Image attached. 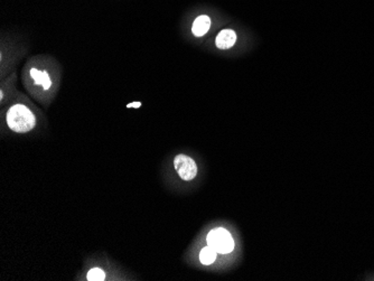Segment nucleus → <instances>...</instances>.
Instances as JSON below:
<instances>
[{"mask_svg": "<svg viewBox=\"0 0 374 281\" xmlns=\"http://www.w3.org/2000/svg\"><path fill=\"white\" fill-rule=\"evenodd\" d=\"M52 85V81H50V75L47 74V72L43 71V77H42V86L44 90H49Z\"/></svg>", "mask_w": 374, "mask_h": 281, "instance_id": "nucleus-9", "label": "nucleus"}, {"mask_svg": "<svg viewBox=\"0 0 374 281\" xmlns=\"http://www.w3.org/2000/svg\"><path fill=\"white\" fill-rule=\"evenodd\" d=\"M207 245L218 253L227 255L234 250V240L231 233L224 228L213 229L206 237Z\"/></svg>", "mask_w": 374, "mask_h": 281, "instance_id": "nucleus-2", "label": "nucleus"}, {"mask_svg": "<svg viewBox=\"0 0 374 281\" xmlns=\"http://www.w3.org/2000/svg\"><path fill=\"white\" fill-rule=\"evenodd\" d=\"M6 122L13 131L25 133L34 129L36 126V118L26 105L18 103L10 106L7 111Z\"/></svg>", "mask_w": 374, "mask_h": 281, "instance_id": "nucleus-1", "label": "nucleus"}, {"mask_svg": "<svg viewBox=\"0 0 374 281\" xmlns=\"http://www.w3.org/2000/svg\"><path fill=\"white\" fill-rule=\"evenodd\" d=\"M174 167L183 180H193L198 175V165L190 156L179 153L174 159Z\"/></svg>", "mask_w": 374, "mask_h": 281, "instance_id": "nucleus-3", "label": "nucleus"}, {"mask_svg": "<svg viewBox=\"0 0 374 281\" xmlns=\"http://www.w3.org/2000/svg\"><path fill=\"white\" fill-rule=\"evenodd\" d=\"M30 77L33 78L35 83L38 85H42V77H43V72L38 71L36 69H31L30 70Z\"/></svg>", "mask_w": 374, "mask_h": 281, "instance_id": "nucleus-8", "label": "nucleus"}, {"mask_svg": "<svg viewBox=\"0 0 374 281\" xmlns=\"http://www.w3.org/2000/svg\"><path fill=\"white\" fill-rule=\"evenodd\" d=\"M86 279L89 281H102L105 279V272L99 268H93L88 272Z\"/></svg>", "mask_w": 374, "mask_h": 281, "instance_id": "nucleus-7", "label": "nucleus"}, {"mask_svg": "<svg viewBox=\"0 0 374 281\" xmlns=\"http://www.w3.org/2000/svg\"><path fill=\"white\" fill-rule=\"evenodd\" d=\"M237 42V34L232 29H223L220 31L215 39V45L220 50H229Z\"/></svg>", "mask_w": 374, "mask_h": 281, "instance_id": "nucleus-4", "label": "nucleus"}, {"mask_svg": "<svg viewBox=\"0 0 374 281\" xmlns=\"http://www.w3.org/2000/svg\"><path fill=\"white\" fill-rule=\"evenodd\" d=\"M128 108H140L141 106V102H132V103H129Z\"/></svg>", "mask_w": 374, "mask_h": 281, "instance_id": "nucleus-10", "label": "nucleus"}, {"mask_svg": "<svg viewBox=\"0 0 374 281\" xmlns=\"http://www.w3.org/2000/svg\"><path fill=\"white\" fill-rule=\"evenodd\" d=\"M210 26H211L210 17H208V16H205V15H202V16H199V17L196 18L194 23H193L192 31H193V34L195 35V36H198V37L204 36V35H205L208 31V29H210Z\"/></svg>", "mask_w": 374, "mask_h": 281, "instance_id": "nucleus-5", "label": "nucleus"}, {"mask_svg": "<svg viewBox=\"0 0 374 281\" xmlns=\"http://www.w3.org/2000/svg\"><path fill=\"white\" fill-rule=\"evenodd\" d=\"M216 255H218V252H216L214 249H212L210 245L203 248L202 251L199 253V261L205 266H210L216 260Z\"/></svg>", "mask_w": 374, "mask_h": 281, "instance_id": "nucleus-6", "label": "nucleus"}]
</instances>
